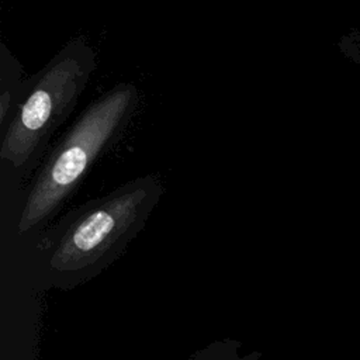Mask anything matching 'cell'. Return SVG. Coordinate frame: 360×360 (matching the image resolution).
Instances as JSON below:
<instances>
[{
    "mask_svg": "<svg viewBox=\"0 0 360 360\" xmlns=\"http://www.w3.org/2000/svg\"><path fill=\"white\" fill-rule=\"evenodd\" d=\"M160 194L155 177H141L63 218L35 245L38 281L45 288L69 291L96 278L124 255Z\"/></svg>",
    "mask_w": 360,
    "mask_h": 360,
    "instance_id": "obj_1",
    "label": "cell"
},
{
    "mask_svg": "<svg viewBox=\"0 0 360 360\" xmlns=\"http://www.w3.org/2000/svg\"><path fill=\"white\" fill-rule=\"evenodd\" d=\"M132 84H120L91 103L49 156L27 194L17 229L45 225L77 188L98 155L124 129L136 101Z\"/></svg>",
    "mask_w": 360,
    "mask_h": 360,
    "instance_id": "obj_2",
    "label": "cell"
},
{
    "mask_svg": "<svg viewBox=\"0 0 360 360\" xmlns=\"http://www.w3.org/2000/svg\"><path fill=\"white\" fill-rule=\"evenodd\" d=\"M94 68L91 46L83 38L69 42L35 76L18 104L3 136L0 158L13 167L28 165L76 105Z\"/></svg>",
    "mask_w": 360,
    "mask_h": 360,
    "instance_id": "obj_3",
    "label": "cell"
}]
</instances>
